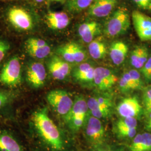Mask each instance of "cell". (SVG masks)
Listing matches in <instances>:
<instances>
[{"instance_id": "11", "label": "cell", "mask_w": 151, "mask_h": 151, "mask_svg": "<svg viewBox=\"0 0 151 151\" xmlns=\"http://www.w3.org/2000/svg\"><path fill=\"white\" fill-rule=\"evenodd\" d=\"M47 77V72L44 65L39 62H34L27 68V79L35 88L43 86Z\"/></svg>"}, {"instance_id": "9", "label": "cell", "mask_w": 151, "mask_h": 151, "mask_svg": "<svg viewBox=\"0 0 151 151\" xmlns=\"http://www.w3.org/2000/svg\"><path fill=\"white\" fill-rule=\"evenodd\" d=\"M87 122V137L95 145L101 144L105 136V130L101 121L92 115L89 116Z\"/></svg>"}, {"instance_id": "18", "label": "cell", "mask_w": 151, "mask_h": 151, "mask_svg": "<svg viewBox=\"0 0 151 151\" xmlns=\"http://www.w3.org/2000/svg\"><path fill=\"white\" fill-rule=\"evenodd\" d=\"M88 52L94 60H101L107 54L105 43L100 39H96L88 44Z\"/></svg>"}, {"instance_id": "25", "label": "cell", "mask_w": 151, "mask_h": 151, "mask_svg": "<svg viewBox=\"0 0 151 151\" xmlns=\"http://www.w3.org/2000/svg\"><path fill=\"white\" fill-rule=\"evenodd\" d=\"M119 85L120 90L123 91L138 89V87L132 80L128 72H125L122 77L119 81Z\"/></svg>"}, {"instance_id": "34", "label": "cell", "mask_w": 151, "mask_h": 151, "mask_svg": "<svg viewBox=\"0 0 151 151\" xmlns=\"http://www.w3.org/2000/svg\"><path fill=\"white\" fill-rule=\"evenodd\" d=\"M94 70L95 68L92 67L89 70L86 72L85 74L81 76L77 80L81 82H91L93 81L94 77Z\"/></svg>"}, {"instance_id": "23", "label": "cell", "mask_w": 151, "mask_h": 151, "mask_svg": "<svg viewBox=\"0 0 151 151\" xmlns=\"http://www.w3.org/2000/svg\"><path fill=\"white\" fill-rule=\"evenodd\" d=\"M28 53L32 57L43 59L49 55L51 52L50 47L48 45L44 47H26Z\"/></svg>"}, {"instance_id": "43", "label": "cell", "mask_w": 151, "mask_h": 151, "mask_svg": "<svg viewBox=\"0 0 151 151\" xmlns=\"http://www.w3.org/2000/svg\"><path fill=\"white\" fill-rule=\"evenodd\" d=\"M50 1H54V2H63L65 0H49Z\"/></svg>"}, {"instance_id": "19", "label": "cell", "mask_w": 151, "mask_h": 151, "mask_svg": "<svg viewBox=\"0 0 151 151\" xmlns=\"http://www.w3.org/2000/svg\"><path fill=\"white\" fill-rule=\"evenodd\" d=\"M88 109L87 103L84 97L82 96H77L76 98L70 113L65 116V122L67 123L70 119L76 116L86 114Z\"/></svg>"}, {"instance_id": "42", "label": "cell", "mask_w": 151, "mask_h": 151, "mask_svg": "<svg viewBox=\"0 0 151 151\" xmlns=\"http://www.w3.org/2000/svg\"><path fill=\"white\" fill-rule=\"evenodd\" d=\"M145 111L147 114H149L151 113V102L145 105Z\"/></svg>"}, {"instance_id": "12", "label": "cell", "mask_w": 151, "mask_h": 151, "mask_svg": "<svg viewBox=\"0 0 151 151\" xmlns=\"http://www.w3.org/2000/svg\"><path fill=\"white\" fill-rule=\"evenodd\" d=\"M117 2L118 0H93L89 7L88 13L100 18L106 17L113 11Z\"/></svg>"}, {"instance_id": "10", "label": "cell", "mask_w": 151, "mask_h": 151, "mask_svg": "<svg viewBox=\"0 0 151 151\" xmlns=\"http://www.w3.org/2000/svg\"><path fill=\"white\" fill-rule=\"evenodd\" d=\"M142 110V106L135 97H127L119 103L117 111L122 118H135Z\"/></svg>"}, {"instance_id": "29", "label": "cell", "mask_w": 151, "mask_h": 151, "mask_svg": "<svg viewBox=\"0 0 151 151\" xmlns=\"http://www.w3.org/2000/svg\"><path fill=\"white\" fill-rule=\"evenodd\" d=\"M92 67L91 65L87 63H83L80 65L77 69L75 70L74 72V77L77 80L81 76L85 74L88 70Z\"/></svg>"}, {"instance_id": "20", "label": "cell", "mask_w": 151, "mask_h": 151, "mask_svg": "<svg viewBox=\"0 0 151 151\" xmlns=\"http://www.w3.org/2000/svg\"><path fill=\"white\" fill-rule=\"evenodd\" d=\"M0 151H24V150L11 135L0 133Z\"/></svg>"}, {"instance_id": "21", "label": "cell", "mask_w": 151, "mask_h": 151, "mask_svg": "<svg viewBox=\"0 0 151 151\" xmlns=\"http://www.w3.org/2000/svg\"><path fill=\"white\" fill-rule=\"evenodd\" d=\"M87 103L92 115L95 118L99 119L106 118L110 113V109L101 106L98 103L96 97H90Z\"/></svg>"}, {"instance_id": "16", "label": "cell", "mask_w": 151, "mask_h": 151, "mask_svg": "<svg viewBox=\"0 0 151 151\" xmlns=\"http://www.w3.org/2000/svg\"><path fill=\"white\" fill-rule=\"evenodd\" d=\"M130 150L131 151H150L151 150V134L144 133L136 135Z\"/></svg>"}, {"instance_id": "2", "label": "cell", "mask_w": 151, "mask_h": 151, "mask_svg": "<svg viewBox=\"0 0 151 151\" xmlns=\"http://www.w3.org/2000/svg\"><path fill=\"white\" fill-rule=\"evenodd\" d=\"M130 26V17L126 9L120 8L114 12L106 22L104 33L110 38L118 37L127 32Z\"/></svg>"}, {"instance_id": "30", "label": "cell", "mask_w": 151, "mask_h": 151, "mask_svg": "<svg viewBox=\"0 0 151 151\" xmlns=\"http://www.w3.org/2000/svg\"><path fill=\"white\" fill-rule=\"evenodd\" d=\"M48 45L45 40L39 38H29L26 42V47H44Z\"/></svg>"}, {"instance_id": "41", "label": "cell", "mask_w": 151, "mask_h": 151, "mask_svg": "<svg viewBox=\"0 0 151 151\" xmlns=\"http://www.w3.org/2000/svg\"><path fill=\"white\" fill-rule=\"evenodd\" d=\"M147 7V10L151 11V0H143Z\"/></svg>"}, {"instance_id": "15", "label": "cell", "mask_w": 151, "mask_h": 151, "mask_svg": "<svg viewBox=\"0 0 151 151\" xmlns=\"http://www.w3.org/2000/svg\"><path fill=\"white\" fill-rule=\"evenodd\" d=\"M128 47L121 41L115 42L110 48V57L115 65H119L123 63L128 52Z\"/></svg>"}, {"instance_id": "36", "label": "cell", "mask_w": 151, "mask_h": 151, "mask_svg": "<svg viewBox=\"0 0 151 151\" xmlns=\"http://www.w3.org/2000/svg\"><path fill=\"white\" fill-rule=\"evenodd\" d=\"M96 97L98 103L101 106H102L104 108L110 109V108L112 105V103L111 100L109 98L106 97H101V96Z\"/></svg>"}, {"instance_id": "46", "label": "cell", "mask_w": 151, "mask_h": 151, "mask_svg": "<svg viewBox=\"0 0 151 151\" xmlns=\"http://www.w3.org/2000/svg\"><path fill=\"white\" fill-rule=\"evenodd\" d=\"M4 1H8V0H4Z\"/></svg>"}, {"instance_id": "13", "label": "cell", "mask_w": 151, "mask_h": 151, "mask_svg": "<svg viewBox=\"0 0 151 151\" xmlns=\"http://www.w3.org/2000/svg\"><path fill=\"white\" fill-rule=\"evenodd\" d=\"M46 23L52 30H61L68 27L70 18L64 12H49L45 16Z\"/></svg>"}, {"instance_id": "26", "label": "cell", "mask_w": 151, "mask_h": 151, "mask_svg": "<svg viewBox=\"0 0 151 151\" xmlns=\"http://www.w3.org/2000/svg\"><path fill=\"white\" fill-rule=\"evenodd\" d=\"M72 48L75 63H81L87 60L86 53L80 45L72 42Z\"/></svg>"}, {"instance_id": "3", "label": "cell", "mask_w": 151, "mask_h": 151, "mask_svg": "<svg viewBox=\"0 0 151 151\" xmlns=\"http://www.w3.org/2000/svg\"><path fill=\"white\" fill-rule=\"evenodd\" d=\"M47 99L57 113L65 116L70 113L74 103L68 92L62 90H54L49 92Z\"/></svg>"}, {"instance_id": "45", "label": "cell", "mask_w": 151, "mask_h": 151, "mask_svg": "<svg viewBox=\"0 0 151 151\" xmlns=\"http://www.w3.org/2000/svg\"></svg>"}, {"instance_id": "4", "label": "cell", "mask_w": 151, "mask_h": 151, "mask_svg": "<svg viewBox=\"0 0 151 151\" xmlns=\"http://www.w3.org/2000/svg\"><path fill=\"white\" fill-rule=\"evenodd\" d=\"M21 82V64L18 57L9 60L0 72V83L7 86L15 87Z\"/></svg>"}, {"instance_id": "35", "label": "cell", "mask_w": 151, "mask_h": 151, "mask_svg": "<svg viewBox=\"0 0 151 151\" xmlns=\"http://www.w3.org/2000/svg\"><path fill=\"white\" fill-rule=\"evenodd\" d=\"M9 49L10 44L5 40L0 39V63L4 60Z\"/></svg>"}, {"instance_id": "14", "label": "cell", "mask_w": 151, "mask_h": 151, "mask_svg": "<svg viewBox=\"0 0 151 151\" xmlns=\"http://www.w3.org/2000/svg\"><path fill=\"white\" fill-rule=\"evenodd\" d=\"M101 32V27L96 22L83 23L78 27L79 35L84 42L87 43H91Z\"/></svg>"}, {"instance_id": "37", "label": "cell", "mask_w": 151, "mask_h": 151, "mask_svg": "<svg viewBox=\"0 0 151 151\" xmlns=\"http://www.w3.org/2000/svg\"><path fill=\"white\" fill-rule=\"evenodd\" d=\"M151 102V89L147 90L143 95V103L145 105Z\"/></svg>"}, {"instance_id": "6", "label": "cell", "mask_w": 151, "mask_h": 151, "mask_svg": "<svg viewBox=\"0 0 151 151\" xmlns=\"http://www.w3.org/2000/svg\"><path fill=\"white\" fill-rule=\"evenodd\" d=\"M8 19L14 27L21 30H29L33 27V22L30 15L25 9L14 7L7 14Z\"/></svg>"}, {"instance_id": "22", "label": "cell", "mask_w": 151, "mask_h": 151, "mask_svg": "<svg viewBox=\"0 0 151 151\" xmlns=\"http://www.w3.org/2000/svg\"><path fill=\"white\" fill-rule=\"evenodd\" d=\"M93 0H67V6L70 11L78 13L89 7Z\"/></svg>"}, {"instance_id": "24", "label": "cell", "mask_w": 151, "mask_h": 151, "mask_svg": "<svg viewBox=\"0 0 151 151\" xmlns=\"http://www.w3.org/2000/svg\"><path fill=\"white\" fill-rule=\"evenodd\" d=\"M58 52L65 61L70 63H75L72 48V42L65 44L61 46L58 49Z\"/></svg>"}, {"instance_id": "27", "label": "cell", "mask_w": 151, "mask_h": 151, "mask_svg": "<svg viewBox=\"0 0 151 151\" xmlns=\"http://www.w3.org/2000/svg\"><path fill=\"white\" fill-rule=\"evenodd\" d=\"M137 127V120L135 118H122L116 124L117 130L133 128Z\"/></svg>"}, {"instance_id": "39", "label": "cell", "mask_w": 151, "mask_h": 151, "mask_svg": "<svg viewBox=\"0 0 151 151\" xmlns=\"http://www.w3.org/2000/svg\"><path fill=\"white\" fill-rule=\"evenodd\" d=\"M136 5L143 10H147V7L143 0H132Z\"/></svg>"}, {"instance_id": "5", "label": "cell", "mask_w": 151, "mask_h": 151, "mask_svg": "<svg viewBox=\"0 0 151 151\" xmlns=\"http://www.w3.org/2000/svg\"><path fill=\"white\" fill-rule=\"evenodd\" d=\"M132 19L135 32L140 40L151 42V17L135 10L132 12Z\"/></svg>"}, {"instance_id": "40", "label": "cell", "mask_w": 151, "mask_h": 151, "mask_svg": "<svg viewBox=\"0 0 151 151\" xmlns=\"http://www.w3.org/2000/svg\"><path fill=\"white\" fill-rule=\"evenodd\" d=\"M149 114H150V116H149L148 120L147 121L146 127L147 129L151 130V113Z\"/></svg>"}, {"instance_id": "31", "label": "cell", "mask_w": 151, "mask_h": 151, "mask_svg": "<svg viewBox=\"0 0 151 151\" xmlns=\"http://www.w3.org/2000/svg\"><path fill=\"white\" fill-rule=\"evenodd\" d=\"M141 72L146 80H151V57L148 58L145 65L141 68Z\"/></svg>"}, {"instance_id": "17", "label": "cell", "mask_w": 151, "mask_h": 151, "mask_svg": "<svg viewBox=\"0 0 151 151\" xmlns=\"http://www.w3.org/2000/svg\"><path fill=\"white\" fill-rule=\"evenodd\" d=\"M148 60V49L145 46L137 47L132 52L130 63L134 68L141 69Z\"/></svg>"}, {"instance_id": "32", "label": "cell", "mask_w": 151, "mask_h": 151, "mask_svg": "<svg viewBox=\"0 0 151 151\" xmlns=\"http://www.w3.org/2000/svg\"><path fill=\"white\" fill-rule=\"evenodd\" d=\"M128 73H129L132 80L134 82L138 88H140L142 86V82L141 80L140 73L135 70H130Z\"/></svg>"}, {"instance_id": "8", "label": "cell", "mask_w": 151, "mask_h": 151, "mask_svg": "<svg viewBox=\"0 0 151 151\" xmlns=\"http://www.w3.org/2000/svg\"><path fill=\"white\" fill-rule=\"evenodd\" d=\"M48 69L54 79L63 80L70 75L71 66L70 63L65 60L57 56H54L49 62Z\"/></svg>"}, {"instance_id": "44", "label": "cell", "mask_w": 151, "mask_h": 151, "mask_svg": "<svg viewBox=\"0 0 151 151\" xmlns=\"http://www.w3.org/2000/svg\"><path fill=\"white\" fill-rule=\"evenodd\" d=\"M35 1H36V2H39V3H40V2H43L44 0H34Z\"/></svg>"}, {"instance_id": "1", "label": "cell", "mask_w": 151, "mask_h": 151, "mask_svg": "<svg viewBox=\"0 0 151 151\" xmlns=\"http://www.w3.org/2000/svg\"><path fill=\"white\" fill-rule=\"evenodd\" d=\"M32 119L34 126L42 139L55 151H62L63 142L60 130L49 117L47 110L43 109L35 111Z\"/></svg>"}, {"instance_id": "33", "label": "cell", "mask_w": 151, "mask_h": 151, "mask_svg": "<svg viewBox=\"0 0 151 151\" xmlns=\"http://www.w3.org/2000/svg\"><path fill=\"white\" fill-rule=\"evenodd\" d=\"M119 135L122 137L133 138L135 137L137 133V128H126L122 129L117 130Z\"/></svg>"}, {"instance_id": "28", "label": "cell", "mask_w": 151, "mask_h": 151, "mask_svg": "<svg viewBox=\"0 0 151 151\" xmlns=\"http://www.w3.org/2000/svg\"><path fill=\"white\" fill-rule=\"evenodd\" d=\"M86 117V114H82L76 116L70 119L67 122L71 129L73 130H78L80 129L81 127L84 123Z\"/></svg>"}, {"instance_id": "7", "label": "cell", "mask_w": 151, "mask_h": 151, "mask_svg": "<svg viewBox=\"0 0 151 151\" xmlns=\"http://www.w3.org/2000/svg\"><path fill=\"white\" fill-rule=\"evenodd\" d=\"M117 80V77L109 69L103 67L95 68L93 81L99 90H108L113 86Z\"/></svg>"}, {"instance_id": "38", "label": "cell", "mask_w": 151, "mask_h": 151, "mask_svg": "<svg viewBox=\"0 0 151 151\" xmlns=\"http://www.w3.org/2000/svg\"><path fill=\"white\" fill-rule=\"evenodd\" d=\"M9 97L7 95L2 92H0V109L4 106L7 102Z\"/></svg>"}]
</instances>
